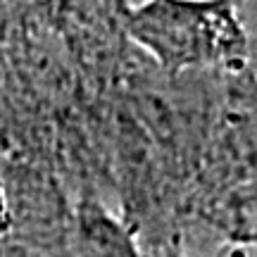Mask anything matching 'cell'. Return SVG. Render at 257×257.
<instances>
[{
  "label": "cell",
  "instance_id": "cell-1",
  "mask_svg": "<svg viewBox=\"0 0 257 257\" xmlns=\"http://www.w3.org/2000/svg\"><path fill=\"white\" fill-rule=\"evenodd\" d=\"M124 24L131 41L146 50L165 72L179 74L229 53V12L221 5L143 3L128 8Z\"/></svg>",
  "mask_w": 257,
  "mask_h": 257
},
{
  "label": "cell",
  "instance_id": "cell-2",
  "mask_svg": "<svg viewBox=\"0 0 257 257\" xmlns=\"http://www.w3.org/2000/svg\"><path fill=\"white\" fill-rule=\"evenodd\" d=\"M74 248L79 257H143L128 226L98 202H86L76 214Z\"/></svg>",
  "mask_w": 257,
  "mask_h": 257
},
{
  "label": "cell",
  "instance_id": "cell-3",
  "mask_svg": "<svg viewBox=\"0 0 257 257\" xmlns=\"http://www.w3.org/2000/svg\"><path fill=\"white\" fill-rule=\"evenodd\" d=\"M167 257H188V255H184V252H179V250H169V252H167Z\"/></svg>",
  "mask_w": 257,
  "mask_h": 257
}]
</instances>
